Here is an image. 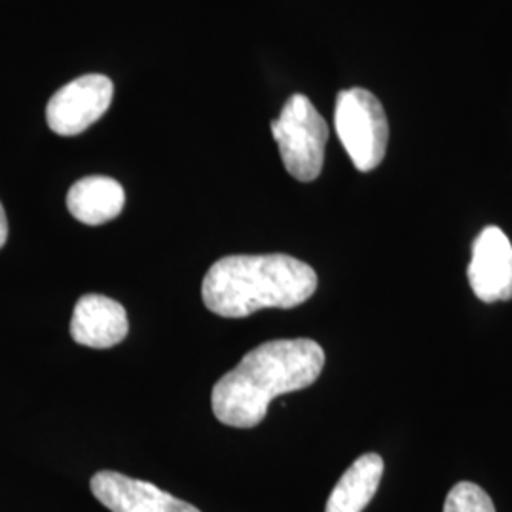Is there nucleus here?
<instances>
[{
	"label": "nucleus",
	"instance_id": "obj_1",
	"mask_svg": "<svg viewBox=\"0 0 512 512\" xmlns=\"http://www.w3.org/2000/svg\"><path fill=\"white\" fill-rule=\"evenodd\" d=\"M323 366L325 351L310 338L266 342L215 384L213 414L228 427H256L275 397L315 384Z\"/></svg>",
	"mask_w": 512,
	"mask_h": 512
},
{
	"label": "nucleus",
	"instance_id": "obj_2",
	"mask_svg": "<svg viewBox=\"0 0 512 512\" xmlns=\"http://www.w3.org/2000/svg\"><path fill=\"white\" fill-rule=\"evenodd\" d=\"M317 274L310 264L289 255H232L217 260L203 277L205 308L226 319L258 310H291L310 300Z\"/></svg>",
	"mask_w": 512,
	"mask_h": 512
},
{
	"label": "nucleus",
	"instance_id": "obj_3",
	"mask_svg": "<svg viewBox=\"0 0 512 512\" xmlns=\"http://www.w3.org/2000/svg\"><path fill=\"white\" fill-rule=\"evenodd\" d=\"M272 135L285 169L296 181L311 183L321 175L329 126L306 95L289 97L279 118L272 122Z\"/></svg>",
	"mask_w": 512,
	"mask_h": 512
},
{
	"label": "nucleus",
	"instance_id": "obj_4",
	"mask_svg": "<svg viewBox=\"0 0 512 512\" xmlns=\"http://www.w3.org/2000/svg\"><path fill=\"white\" fill-rule=\"evenodd\" d=\"M334 126L359 171L368 173L382 164L389 141V124L384 107L374 93L363 88L338 93Z\"/></svg>",
	"mask_w": 512,
	"mask_h": 512
},
{
	"label": "nucleus",
	"instance_id": "obj_5",
	"mask_svg": "<svg viewBox=\"0 0 512 512\" xmlns=\"http://www.w3.org/2000/svg\"><path fill=\"white\" fill-rule=\"evenodd\" d=\"M112 95L114 86L107 76H80L50 99L46 107V122L61 137L80 135L107 112Z\"/></svg>",
	"mask_w": 512,
	"mask_h": 512
},
{
	"label": "nucleus",
	"instance_id": "obj_6",
	"mask_svg": "<svg viewBox=\"0 0 512 512\" xmlns=\"http://www.w3.org/2000/svg\"><path fill=\"white\" fill-rule=\"evenodd\" d=\"M471 289L486 304L512 298V245L497 226L484 228L473 243L467 270Z\"/></svg>",
	"mask_w": 512,
	"mask_h": 512
},
{
	"label": "nucleus",
	"instance_id": "obj_7",
	"mask_svg": "<svg viewBox=\"0 0 512 512\" xmlns=\"http://www.w3.org/2000/svg\"><path fill=\"white\" fill-rule=\"evenodd\" d=\"M90 488L95 499L110 512H202L147 480L114 471L95 473Z\"/></svg>",
	"mask_w": 512,
	"mask_h": 512
},
{
	"label": "nucleus",
	"instance_id": "obj_8",
	"mask_svg": "<svg viewBox=\"0 0 512 512\" xmlns=\"http://www.w3.org/2000/svg\"><path fill=\"white\" fill-rule=\"evenodd\" d=\"M128 330V313L109 296L84 294L74 306L71 336L80 346L114 348L128 336Z\"/></svg>",
	"mask_w": 512,
	"mask_h": 512
},
{
	"label": "nucleus",
	"instance_id": "obj_9",
	"mask_svg": "<svg viewBox=\"0 0 512 512\" xmlns=\"http://www.w3.org/2000/svg\"><path fill=\"white\" fill-rule=\"evenodd\" d=\"M126 192L122 184L110 177H84L73 184L67 194V207L74 219L99 226L114 220L124 209Z\"/></svg>",
	"mask_w": 512,
	"mask_h": 512
},
{
	"label": "nucleus",
	"instance_id": "obj_10",
	"mask_svg": "<svg viewBox=\"0 0 512 512\" xmlns=\"http://www.w3.org/2000/svg\"><path fill=\"white\" fill-rule=\"evenodd\" d=\"M384 475V459L378 454H365L355 459L353 465L334 486L325 512H363Z\"/></svg>",
	"mask_w": 512,
	"mask_h": 512
},
{
	"label": "nucleus",
	"instance_id": "obj_11",
	"mask_svg": "<svg viewBox=\"0 0 512 512\" xmlns=\"http://www.w3.org/2000/svg\"><path fill=\"white\" fill-rule=\"evenodd\" d=\"M444 512H495L492 497L473 482H459L446 497Z\"/></svg>",
	"mask_w": 512,
	"mask_h": 512
},
{
	"label": "nucleus",
	"instance_id": "obj_12",
	"mask_svg": "<svg viewBox=\"0 0 512 512\" xmlns=\"http://www.w3.org/2000/svg\"><path fill=\"white\" fill-rule=\"evenodd\" d=\"M8 239V219H6V213H4V207L0 203V249L4 247Z\"/></svg>",
	"mask_w": 512,
	"mask_h": 512
}]
</instances>
